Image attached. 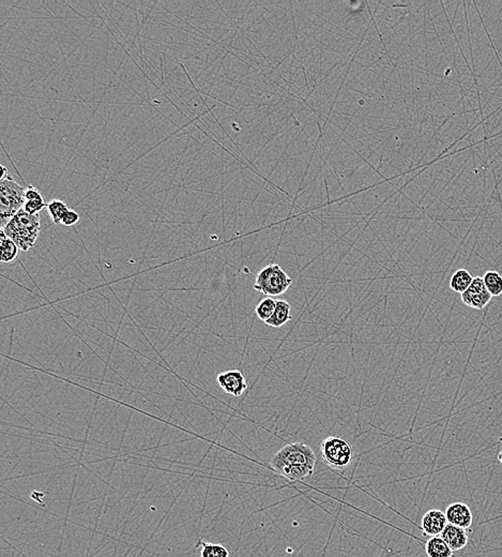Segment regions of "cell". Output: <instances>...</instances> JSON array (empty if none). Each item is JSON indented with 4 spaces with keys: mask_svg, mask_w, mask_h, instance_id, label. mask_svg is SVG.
Returning a JSON list of instances; mask_svg holds the SVG:
<instances>
[{
    "mask_svg": "<svg viewBox=\"0 0 502 557\" xmlns=\"http://www.w3.org/2000/svg\"><path fill=\"white\" fill-rule=\"evenodd\" d=\"M316 454L305 443H290L274 454L271 468L274 472L292 481H301L314 474Z\"/></svg>",
    "mask_w": 502,
    "mask_h": 557,
    "instance_id": "1",
    "label": "cell"
},
{
    "mask_svg": "<svg viewBox=\"0 0 502 557\" xmlns=\"http://www.w3.org/2000/svg\"><path fill=\"white\" fill-rule=\"evenodd\" d=\"M1 231L17 243L19 250L27 252L38 242L41 231L40 215H30L21 209Z\"/></svg>",
    "mask_w": 502,
    "mask_h": 557,
    "instance_id": "2",
    "label": "cell"
},
{
    "mask_svg": "<svg viewBox=\"0 0 502 557\" xmlns=\"http://www.w3.org/2000/svg\"><path fill=\"white\" fill-rule=\"evenodd\" d=\"M25 191L11 176L0 179V227L1 229L24 208Z\"/></svg>",
    "mask_w": 502,
    "mask_h": 557,
    "instance_id": "3",
    "label": "cell"
},
{
    "mask_svg": "<svg viewBox=\"0 0 502 557\" xmlns=\"http://www.w3.org/2000/svg\"><path fill=\"white\" fill-rule=\"evenodd\" d=\"M293 284L290 278L282 267L278 264L268 265L256 274L254 290L267 297H278L288 291Z\"/></svg>",
    "mask_w": 502,
    "mask_h": 557,
    "instance_id": "4",
    "label": "cell"
},
{
    "mask_svg": "<svg viewBox=\"0 0 502 557\" xmlns=\"http://www.w3.org/2000/svg\"><path fill=\"white\" fill-rule=\"evenodd\" d=\"M321 451L325 466L331 470H345L352 464V446L341 437L329 436L323 439Z\"/></svg>",
    "mask_w": 502,
    "mask_h": 557,
    "instance_id": "5",
    "label": "cell"
},
{
    "mask_svg": "<svg viewBox=\"0 0 502 557\" xmlns=\"http://www.w3.org/2000/svg\"><path fill=\"white\" fill-rule=\"evenodd\" d=\"M490 299H492V295L486 290L482 276L474 278L472 285L465 293L462 294L463 303L472 309H484L490 303Z\"/></svg>",
    "mask_w": 502,
    "mask_h": 557,
    "instance_id": "6",
    "label": "cell"
},
{
    "mask_svg": "<svg viewBox=\"0 0 502 557\" xmlns=\"http://www.w3.org/2000/svg\"><path fill=\"white\" fill-rule=\"evenodd\" d=\"M217 380L223 391L231 394L233 397H241L248 389V382L242 372L239 370H228L223 372L217 375Z\"/></svg>",
    "mask_w": 502,
    "mask_h": 557,
    "instance_id": "7",
    "label": "cell"
},
{
    "mask_svg": "<svg viewBox=\"0 0 502 557\" xmlns=\"http://www.w3.org/2000/svg\"><path fill=\"white\" fill-rule=\"evenodd\" d=\"M448 525L446 513L441 510L431 509L423 515L421 529L427 536H440L443 529Z\"/></svg>",
    "mask_w": 502,
    "mask_h": 557,
    "instance_id": "8",
    "label": "cell"
},
{
    "mask_svg": "<svg viewBox=\"0 0 502 557\" xmlns=\"http://www.w3.org/2000/svg\"><path fill=\"white\" fill-rule=\"evenodd\" d=\"M447 520L450 524L468 529L474 522L472 509L464 503H453L446 510Z\"/></svg>",
    "mask_w": 502,
    "mask_h": 557,
    "instance_id": "9",
    "label": "cell"
},
{
    "mask_svg": "<svg viewBox=\"0 0 502 557\" xmlns=\"http://www.w3.org/2000/svg\"><path fill=\"white\" fill-rule=\"evenodd\" d=\"M440 537L446 541L447 545L450 547L453 552L463 550L469 541V535L467 533V529L455 527L450 523H448L446 529H443Z\"/></svg>",
    "mask_w": 502,
    "mask_h": 557,
    "instance_id": "10",
    "label": "cell"
},
{
    "mask_svg": "<svg viewBox=\"0 0 502 557\" xmlns=\"http://www.w3.org/2000/svg\"><path fill=\"white\" fill-rule=\"evenodd\" d=\"M46 206L48 204L45 203L44 197L40 191L36 187L28 184L25 191V205L23 209L30 215H39Z\"/></svg>",
    "mask_w": 502,
    "mask_h": 557,
    "instance_id": "11",
    "label": "cell"
},
{
    "mask_svg": "<svg viewBox=\"0 0 502 557\" xmlns=\"http://www.w3.org/2000/svg\"><path fill=\"white\" fill-rule=\"evenodd\" d=\"M292 319H293L292 306L286 300L278 299L276 300V311H274V315L266 321V325L274 327V328H281Z\"/></svg>",
    "mask_w": 502,
    "mask_h": 557,
    "instance_id": "12",
    "label": "cell"
},
{
    "mask_svg": "<svg viewBox=\"0 0 502 557\" xmlns=\"http://www.w3.org/2000/svg\"><path fill=\"white\" fill-rule=\"evenodd\" d=\"M429 557H452L453 551L440 536L431 537L425 545Z\"/></svg>",
    "mask_w": 502,
    "mask_h": 557,
    "instance_id": "13",
    "label": "cell"
},
{
    "mask_svg": "<svg viewBox=\"0 0 502 557\" xmlns=\"http://www.w3.org/2000/svg\"><path fill=\"white\" fill-rule=\"evenodd\" d=\"M0 248H1V256L0 260L6 264L15 262L19 256V248L17 243L9 238L3 231H0Z\"/></svg>",
    "mask_w": 502,
    "mask_h": 557,
    "instance_id": "14",
    "label": "cell"
},
{
    "mask_svg": "<svg viewBox=\"0 0 502 557\" xmlns=\"http://www.w3.org/2000/svg\"><path fill=\"white\" fill-rule=\"evenodd\" d=\"M474 276L468 270L458 269L453 274L450 278V288L455 293L463 294L468 290L472 282Z\"/></svg>",
    "mask_w": 502,
    "mask_h": 557,
    "instance_id": "15",
    "label": "cell"
},
{
    "mask_svg": "<svg viewBox=\"0 0 502 557\" xmlns=\"http://www.w3.org/2000/svg\"><path fill=\"white\" fill-rule=\"evenodd\" d=\"M482 278H483L486 290L492 297L502 295V274L495 270H490V272H486Z\"/></svg>",
    "mask_w": 502,
    "mask_h": 557,
    "instance_id": "16",
    "label": "cell"
},
{
    "mask_svg": "<svg viewBox=\"0 0 502 557\" xmlns=\"http://www.w3.org/2000/svg\"><path fill=\"white\" fill-rule=\"evenodd\" d=\"M196 547L201 549V557H229L228 550L224 545L199 540Z\"/></svg>",
    "mask_w": 502,
    "mask_h": 557,
    "instance_id": "17",
    "label": "cell"
},
{
    "mask_svg": "<svg viewBox=\"0 0 502 557\" xmlns=\"http://www.w3.org/2000/svg\"><path fill=\"white\" fill-rule=\"evenodd\" d=\"M46 208H48V213H50L55 224H62V219H64L66 213L70 211L69 206L64 202L60 201V200H53L52 202L48 204Z\"/></svg>",
    "mask_w": 502,
    "mask_h": 557,
    "instance_id": "18",
    "label": "cell"
},
{
    "mask_svg": "<svg viewBox=\"0 0 502 557\" xmlns=\"http://www.w3.org/2000/svg\"><path fill=\"white\" fill-rule=\"evenodd\" d=\"M276 308V300L272 297H267L262 299L258 306H256V315L260 321L266 323L270 317L274 315V311Z\"/></svg>",
    "mask_w": 502,
    "mask_h": 557,
    "instance_id": "19",
    "label": "cell"
},
{
    "mask_svg": "<svg viewBox=\"0 0 502 557\" xmlns=\"http://www.w3.org/2000/svg\"><path fill=\"white\" fill-rule=\"evenodd\" d=\"M80 213L73 211V209H70L64 215V219H62V224H64V227H74V225L80 222Z\"/></svg>",
    "mask_w": 502,
    "mask_h": 557,
    "instance_id": "20",
    "label": "cell"
},
{
    "mask_svg": "<svg viewBox=\"0 0 502 557\" xmlns=\"http://www.w3.org/2000/svg\"><path fill=\"white\" fill-rule=\"evenodd\" d=\"M498 460H499V462L501 463L502 466V450L499 451V454H498Z\"/></svg>",
    "mask_w": 502,
    "mask_h": 557,
    "instance_id": "21",
    "label": "cell"
},
{
    "mask_svg": "<svg viewBox=\"0 0 502 557\" xmlns=\"http://www.w3.org/2000/svg\"><path fill=\"white\" fill-rule=\"evenodd\" d=\"M499 442H502V437L499 439Z\"/></svg>",
    "mask_w": 502,
    "mask_h": 557,
    "instance_id": "22",
    "label": "cell"
}]
</instances>
